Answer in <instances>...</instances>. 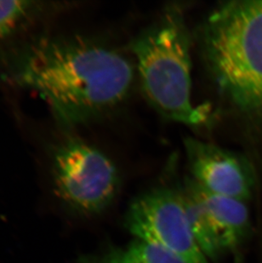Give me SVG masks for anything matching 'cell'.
Instances as JSON below:
<instances>
[{
	"instance_id": "obj_8",
	"label": "cell",
	"mask_w": 262,
	"mask_h": 263,
	"mask_svg": "<svg viewBox=\"0 0 262 263\" xmlns=\"http://www.w3.org/2000/svg\"><path fill=\"white\" fill-rule=\"evenodd\" d=\"M78 263H183L159 246L134 238L124 245H108L97 252L84 254Z\"/></svg>"
},
{
	"instance_id": "obj_3",
	"label": "cell",
	"mask_w": 262,
	"mask_h": 263,
	"mask_svg": "<svg viewBox=\"0 0 262 263\" xmlns=\"http://www.w3.org/2000/svg\"><path fill=\"white\" fill-rule=\"evenodd\" d=\"M144 94L162 116L189 126L208 124V105L192 99L191 39L183 14L170 8L131 45Z\"/></svg>"
},
{
	"instance_id": "obj_6",
	"label": "cell",
	"mask_w": 262,
	"mask_h": 263,
	"mask_svg": "<svg viewBox=\"0 0 262 263\" xmlns=\"http://www.w3.org/2000/svg\"><path fill=\"white\" fill-rule=\"evenodd\" d=\"M192 179L206 191L247 203L255 176L247 159L239 154L201 140L184 141Z\"/></svg>"
},
{
	"instance_id": "obj_4",
	"label": "cell",
	"mask_w": 262,
	"mask_h": 263,
	"mask_svg": "<svg viewBox=\"0 0 262 263\" xmlns=\"http://www.w3.org/2000/svg\"><path fill=\"white\" fill-rule=\"evenodd\" d=\"M52 170L57 194L79 213H102L119 192V172L114 162L99 149L78 138H68L57 145Z\"/></svg>"
},
{
	"instance_id": "obj_5",
	"label": "cell",
	"mask_w": 262,
	"mask_h": 263,
	"mask_svg": "<svg viewBox=\"0 0 262 263\" xmlns=\"http://www.w3.org/2000/svg\"><path fill=\"white\" fill-rule=\"evenodd\" d=\"M124 225L134 238L159 246L183 263H211L196 240L181 189L157 186L129 204Z\"/></svg>"
},
{
	"instance_id": "obj_7",
	"label": "cell",
	"mask_w": 262,
	"mask_h": 263,
	"mask_svg": "<svg viewBox=\"0 0 262 263\" xmlns=\"http://www.w3.org/2000/svg\"><path fill=\"white\" fill-rule=\"evenodd\" d=\"M184 187L203 207L224 254L237 250L250 233V212L246 203L206 191L192 178L186 179Z\"/></svg>"
},
{
	"instance_id": "obj_10",
	"label": "cell",
	"mask_w": 262,
	"mask_h": 263,
	"mask_svg": "<svg viewBox=\"0 0 262 263\" xmlns=\"http://www.w3.org/2000/svg\"><path fill=\"white\" fill-rule=\"evenodd\" d=\"M40 9L32 1H0V39L15 32Z\"/></svg>"
},
{
	"instance_id": "obj_9",
	"label": "cell",
	"mask_w": 262,
	"mask_h": 263,
	"mask_svg": "<svg viewBox=\"0 0 262 263\" xmlns=\"http://www.w3.org/2000/svg\"><path fill=\"white\" fill-rule=\"evenodd\" d=\"M181 190L183 193L188 220L198 246L210 261H218L220 256L224 255V252L210 219L193 194L184 186Z\"/></svg>"
},
{
	"instance_id": "obj_2",
	"label": "cell",
	"mask_w": 262,
	"mask_h": 263,
	"mask_svg": "<svg viewBox=\"0 0 262 263\" xmlns=\"http://www.w3.org/2000/svg\"><path fill=\"white\" fill-rule=\"evenodd\" d=\"M202 48L215 85L237 109L262 115V0H234L203 23Z\"/></svg>"
},
{
	"instance_id": "obj_1",
	"label": "cell",
	"mask_w": 262,
	"mask_h": 263,
	"mask_svg": "<svg viewBox=\"0 0 262 263\" xmlns=\"http://www.w3.org/2000/svg\"><path fill=\"white\" fill-rule=\"evenodd\" d=\"M5 76L34 91L58 124L77 126L121 103L133 84L134 70L124 55L85 37L46 36L7 55Z\"/></svg>"
}]
</instances>
